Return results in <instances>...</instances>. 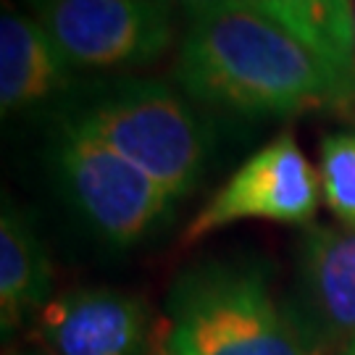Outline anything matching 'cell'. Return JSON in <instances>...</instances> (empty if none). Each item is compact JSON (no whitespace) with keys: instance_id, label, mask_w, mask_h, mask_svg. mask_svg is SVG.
Segmentation results:
<instances>
[{"instance_id":"obj_8","label":"cell","mask_w":355,"mask_h":355,"mask_svg":"<svg viewBox=\"0 0 355 355\" xmlns=\"http://www.w3.org/2000/svg\"><path fill=\"white\" fill-rule=\"evenodd\" d=\"M32 337L48 355H145L150 308L124 290H66L32 321Z\"/></svg>"},{"instance_id":"obj_14","label":"cell","mask_w":355,"mask_h":355,"mask_svg":"<svg viewBox=\"0 0 355 355\" xmlns=\"http://www.w3.org/2000/svg\"><path fill=\"white\" fill-rule=\"evenodd\" d=\"M8 355H48V353L32 343V345H26V347H16V350H11Z\"/></svg>"},{"instance_id":"obj_18","label":"cell","mask_w":355,"mask_h":355,"mask_svg":"<svg viewBox=\"0 0 355 355\" xmlns=\"http://www.w3.org/2000/svg\"><path fill=\"white\" fill-rule=\"evenodd\" d=\"M158 355H164V353H158Z\"/></svg>"},{"instance_id":"obj_1","label":"cell","mask_w":355,"mask_h":355,"mask_svg":"<svg viewBox=\"0 0 355 355\" xmlns=\"http://www.w3.org/2000/svg\"><path fill=\"white\" fill-rule=\"evenodd\" d=\"M174 79L190 98L240 114L347 111L355 82L250 6L190 21Z\"/></svg>"},{"instance_id":"obj_13","label":"cell","mask_w":355,"mask_h":355,"mask_svg":"<svg viewBox=\"0 0 355 355\" xmlns=\"http://www.w3.org/2000/svg\"><path fill=\"white\" fill-rule=\"evenodd\" d=\"M168 6L174 3L182 11L190 16V21L195 19H203V16H211V13H221V11H234V8H245L250 6V0H166ZM253 8V6H250Z\"/></svg>"},{"instance_id":"obj_16","label":"cell","mask_w":355,"mask_h":355,"mask_svg":"<svg viewBox=\"0 0 355 355\" xmlns=\"http://www.w3.org/2000/svg\"><path fill=\"white\" fill-rule=\"evenodd\" d=\"M347 114L353 116V121H355V103H353V105H350V108H347Z\"/></svg>"},{"instance_id":"obj_6","label":"cell","mask_w":355,"mask_h":355,"mask_svg":"<svg viewBox=\"0 0 355 355\" xmlns=\"http://www.w3.org/2000/svg\"><path fill=\"white\" fill-rule=\"evenodd\" d=\"M318 171L297 148L290 129L253 153L227 184L187 224L184 245L200 242L218 229L245 218L308 224L318 208Z\"/></svg>"},{"instance_id":"obj_11","label":"cell","mask_w":355,"mask_h":355,"mask_svg":"<svg viewBox=\"0 0 355 355\" xmlns=\"http://www.w3.org/2000/svg\"><path fill=\"white\" fill-rule=\"evenodd\" d=\"M250 6L355 82L353 0H250Z\"/></svg>"},{"instance_id":"obj_10","label":"cell","mask_w":355,"mask_h":355,"mask_svg":"<svg viewBox=\"0 0 355 355\" xmlns=\"http://www.w3.org/2000/svg\"><path fill=\"white\" fill-rule=\"evenodd\" d=\"M53 297V266L37 232L13 203L0 214V329L13 337Z\"/></svg>"},{"instance_id":"obj_17","label":"cell","mask_w":355,"mask_h":355,"mask_svg":"<svg viewBox=\"0 0 355 355\" xmlns=\"http://www.w3.org/2000/svg\"><path fill=\"white\" fill-rule=\"evenodd\" d=\"M353 29H355V0H353Z\"/></svg>"},{"instance_id":"obj_3","label":"cell","mask_w":355,"mask_h":355,"mask_svg":"<svg viewBox=\"0 0 355 355\" xmlns=\"http://www.w3.org/2000/svg\"><path fill=\"white\" fill-rule=\"evenodd\" d=\"M64 121L124 155L174 200L195 190L208 164L211 132L190 103L164 82L119 79L103 85Z\"/></svg>"},{"instance_id":"obj_4","label":"cell","mask_w":355,"mask_h":355,"mask_svg":"<svg viewBox=\"0 0 355 355\" xmlns=\"http://www.w3.org/2000/svg\"><path fill=\"white\" fill-rule=\"evenodd\" d=\"M48 158L66 200L116 248L142 242L174 214L177 200L158 182L64 119L55 124Z\"/></svg>"},{"instance_id":"obj_5","label":"cell","mask_w":355,"mask_h":355,"mask_svg":"<svg viewBox=\"0 0 355 355\" xmlns=\"http://www.w3.org/2000/svg\"><path fill=\"white\" fill-rule=\"evenodd\" d=\"M32 6L69 66H145L174 40L166 0H32Z\"/></svg>"},{"instance_id":"obj_15","label":"cell","mask_w":355,"mask_h":355,"mask_svg":"<svg viewBox=\"0 0 355 355\" xmlns=\"http://www.w3.org/2000/svg\"><path fill=\"white\" fill-rule=\"evenodd\" d=\"M340 355H355V340H353L350 345H347V347H345V350H343Z\"/></svg>"},{"instance_id":"obj_9","label":"cell","mask_w":355,"mask_h":355,"mask_svg":"<svg viewBox=\"0 0 355 355\" xmlns=\"http://www.w3.org/2000/svg\"><path fill=\"white\" fill-rule=\"evenodd\" d=\"M69 85V61L51 35L16 11L0 16V108L3 116L53 98Z\"/></svg>"},{"instance_id":"obj_7","label":"cell","mask_w":355,"mask_h":355,"mask_svg":"<svg viewBox=\"0 0 355 355\" xmlns=\"http://www.w3.org/2000/svg\"><path fill=\"white\" fill-rule=\"evenodd\" d=\"M287 311L318 353L340 355L355 340V229L305 227Z\"/></svg>"},{"instance_id":"obj_12","label":"cell","mask_w":355,"mask_h":355,"mask_svg":"<svg viewBox=\"0 0 355 355\" xmlns=\"http://www.w3.org/2000/svg\"><path fill=\"white\" fill-rule=\"evenodd\" d=\"M318 182L331 214L355 229V132H334L318 148Z\"/></svg>"},{"instance_id":"obj_2","label":"cell","mask_w":355,"mask_h":355,"mask_svg":"<svg viewBox=\"0 0 355 355\" xmlns=\"http://www.w3.org/2000/svg\"><path fill=\"white\" fill-rule=\"evenodd\" d=\"M164 355H324L274 297L253 258L208 261L179 274L166 303Z\"/></svg>"}]
</instances>
